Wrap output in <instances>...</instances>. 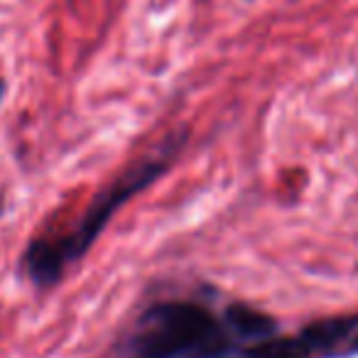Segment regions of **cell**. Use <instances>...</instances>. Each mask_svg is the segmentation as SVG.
Segmentation results:
<instances>
[{
    "label": "cell",
    "mask_w": 358,
    "mask_h": 358,
    "mask_svg": "<svg viewBox=\"0 0 358 358\" xmlns=\"http://www.w3.org/2000/svg\"><path fill=\"white\" fill-rule=\"evenodd\" d=\"M177 152V148L167 150L159 157L145 159L138 162L135 167L125 169L113 185L106 187L86 209L84 219L79 221L74 231H69L66 236L57 241H35L25 253V268L27 275L35 280L37 285L47 287L55 285L62 278L64 268L69 263H74L76 258L86 253L94 245V241L101 236V231L108 226V221L113 219V214L125 206L135 194H140L143 189H148L152 182H157L164 172H167L172 155Z\"/></svg>",
    "instance_id": "obj_1"
},
{
    "label": "cell",
    "mask_w": 358,
    "mask_h": 358,
    "mask_svg": "<svg viewBox=\"0 0 358 358\" xmlns=\"http://www.w3.org/2000/svg\"><path fill=\"white\" fill-rule=\"evenodd\" d=\"M133 348L138 358L216 356L224 348V331L219 319L199 304L164 302L143 317Z\"/></svg>",
    "instance_id": "obj_2"
},
{
    "label": "cell",
    "mask_w": 358,
    "mask_h": 358,
    "mask_svg": "<svg viewBox=\"0 0 358 358\" xmlns=\"http://www.w3.org/2000/svg\"><path fill=\"white\" fill-rule=\"evenodd\" d=\"M356 327H358L356 314H351V317H334V319H324V322L312 324V327L304 329L299 336L304 338L309 351L317 353V351H327V348L336 346L348 334L356 331Z\"/></svg>",
    "instance_id": "obj_3"
},
{
    "label": "cell",
    "mask_w": 358,
    "mask_h": 358,
    "mask_svg": "<svg viewBox=\"0 0 358 358\" xmlns=\"http://www.w3.org/2000/svg\"><path fill=\"white\" fill-rule=\"evenodd\" d=\"M226 324L231 327V331H236L241 338H255V341H263L270 338L278 329L273 317L258 312L253 307H245V304H234L226 312Z\"/></svg>",
    "instance_id": "obj_4"
},
{
    "label": "cell",
    "mask_w": 358,
    "mask_h": 358,
    "mask_svg": "<svg viewBox=\"0 0 358 358\" xmlns=\"http://www.w3.org/2000/svg\"><path fill=\"white\" fill-rule=\"evenodd\" d=\"M312 351L304 343L302 336L297 338H270V341H260L253 346L245 358H309Z\"/></svg>",
    "instance_id": "obj_5"
},
{
    "label": "cell",
    "mask_w": 358,
    "mask_h": 358,
    "mask_svg": "<svg viewBox=\"0 0 358 358\" xmlns=\"http://www.w3.org/2000/svg\"><path fill=\"white\" fill-rule=\"evenodd\" d=\"M3 94H6V81H0V101H3Z\"/></svg>",
    "instance_id": "obj_6"
},
{
    "label": "cell",
    "mask_w": 358,
    "mask_h": 358,
    "mask_svg": "<svg viewBox=\"0 0 358 358\" xmlns=\"http://www.w3.org/2000/svg\"><path fill=\"white\" fill-rule=\"evenodd\" d=\"M351 353H358V338L353 341V346H351Z\"/></svg>",
    "instance_id": "obj_7"
}]
</instances>
